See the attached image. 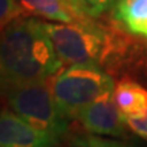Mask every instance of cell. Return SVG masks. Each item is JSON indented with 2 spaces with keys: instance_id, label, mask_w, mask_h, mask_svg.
Returning <instances> with one entry per match:
<instances>
[{
  "instance_id": "6da1fadb",
  "label": "cell",
  "mask_w": 147,
  "mask_h": 147,
  "mask_svg": "<svg viewBox=\"0 0 147 147\" xmlns=\"http://www.w3.org/2000/svg\"><path fill=\"white\" fill-rule=\"evenodd\" d=\"M61 67L42 21L21 16L0 33V94L48 80Z\"/></svg>"
},
{
  "instance_id": "7a4b0ae2",
  "label": "cell",
  "mask_w": 147,
  "mask_h": 147,
  "mask_svg": "<svg viewBox=\"0 0 147 147\" xmlns=\"http://www.w3.org/2000/svg\"><path fill=\"white\" fill-rule=\"evenodd\" d=\"M113 89V79L97 63L71 64L52 78L55 102L68 120L78 119L79 112L84 106Z\"/></svg>"
},
{
  "instance_id": "3957f363",
  "label": "cell",
  "mask_w": 147,
  "mask_h": 147,
  "mask_svg": "<svg viewBox=\"0 0 147 147\" xmlns=\"http://www.w3.org/2000/svg\"><path fill=\"white\" fill-rule=\"evenodd\" d=\"M63 65L97 63L109 52L108 33L90 16L74 22H42Z\"/></svg>"
},
{
  "instance_id": "277c9868",
  "label": "cell",
  "mask_w": 147,
  "mask_h": 147,
  "mask_svg": "<svg viewBox=\"0 0 147 147\" xmlns=\"http://www.w3.org/2000/svg\"><path fill=\"white\" fill-rule=\"evenodd\" d=\"M8 108L30 125L60 139L68 131V119L59 110L52 93V78L7 90Z\"/></svg>"
},
{
  "instance_id": "5b68a950",
  "label": "cell",
  "mask_w": 147,
  "mask_h": 147,
  "mask_svg": "<svg viewBox=\"0 0 147 147\" xmlns=\"http://www.w3.org/2000/svg\"><path fill=\"white\" fill-rule=\"evenodd\" d=\"M78 120L90 135L124 136L125 119L113 100V91L100 95L79 112Z\"/></svg>"
},
{
  "instance_id": "8992f818",
  "label": "cell",
  "mask_w": 147,
  "mask_h": 147,
  "mask_svg": "<svg viewBox=\"0 0 147 147\" xmlns=\"http://www.w3.org/2000/svg\"><path fill=\"white\" fill-rule=\"evenodd\" d=\"M59 139L30 125L11 109L0 110V147H55Z\"/></svg>"
},
{
  "instance_id": "52a82bcc",
  "label": "cell",
  "mask_w": 147,
  "mask_h": 147,
  "mask_svg": "<svg viewBox=\"0 0 147 147\" xmlns=\"http://www.w3.org/2000/svg\"><path fill=\"white\" fill-rule=\"evenodd\" d=\"M26 15L52 22H74L84 18L72 0H18Z\"/></svg>"
},
{
  "instance_id": "ba28073f",
  "label": "cell",
  "mask_w": 147,
  "mask_h": 147,
  "mask_svg": "<svg viewBox=\"0 0 147 147\" xmlns=\"http://www.w3.org/2000/svg\"><path fill=\"white\" fill-rule=\"evenodd\" d=\"M113 100L124 119L142 115L147 110V90L129 79H123L115 86Z\"/></svg>"
},
{
  "instance_id": "9c48e42d",
  "label": "cell",
  "mask_w": 147,
  "mask_h": 147,
  "mask_svg": "<svg viewBox=\"0 0 147 147\" xmlns=\"http://www.w3.org/2000/svg\"><path fill=\"white\" fill-rule=\"evenodd\" d=\"M115 18L129 33L147 38V0H117Z\"/></svg>"
},
{
  "instance_id": "30bf717a",
  "label": "cell",
  "mask_w": 147,
  "mask_h": 147,
  "mask_svg": "<svg viewBox=\"0 0 147 147\" xmlns=\"http://www.w3.org/2000/svg\"><path fill=\"white\" fill-rule=\"evenodd\" d=\"M23 15L26 14L18 0H0V33Z\"/></svg>"
},
{
  "instance_id": "8fae6325",
  "label": "cell",
  "mask_w": 147,
  "mask_h": 147,
  "mask_svg": "<svg viewBox=\"0 0 147 147\" xmlns=\"http://www.w3.org/2000/svg\"><path fill=\"white\" fill-rule=\"evenodd\" d=\"M74 3L82 14L90 18H98L115 5L117 0H74Z\"/></svg>"
},
{
  "instance_id": "7c38bea8",
  "label": "cell",
  "mask_w": 147,
  "mask_h": 147,
  "mask_svg": "<svg viewBox=\"0 0 147 147\" xmlns=\"http://www.w3.org/2000/svg\"><path fill=\"white\" fill-rule=\"evenodd\" d=\"M127 127L131 129L134 134H136L138 136L147 140V110L142 115L131 116L125 117Z\"/></svg>"
},
{
  "instance_id": "4fadbf2b",
  "label": "cell",
  "mask_w": 147,
  "mask_h": 147,
  "mask_svg": "<svg viewBox=\"0 0 147 147\" xmlns=\"http://www.w3.org/2000/svg\"><path fill=\"white\" fill-rule=\"evenodd\" d=\"M80 144L83 147H131L119 140H112V139H105L102 136H97V135H90V136H84L80 140Z\"/></svg>"
},
{
  "instance_id": "5bb4252c",
  "label": "cell",
  "mask_w": 147,
  "mask_h": 147,
  "mask_svg": "<svg viewBox=\"0 0 147 147\" xmlns=\"http://www.w3.org/2000/svg\"><path fill=\"white\" fill-rule=\"evenodd\" d=\"M72 1H74V0H72Z\"/></svg>"
}]
</instances>
